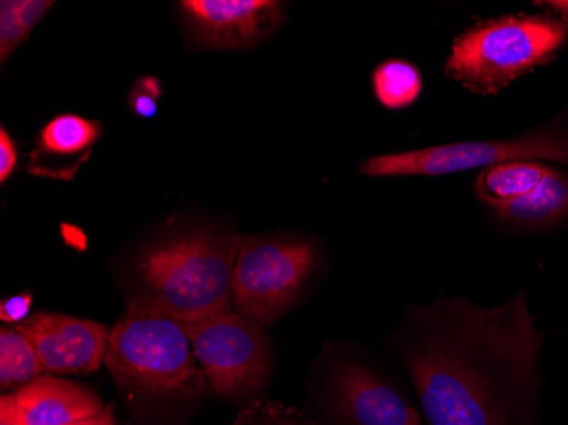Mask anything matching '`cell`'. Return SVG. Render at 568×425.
I'll return each instance as SVG.
<instances>
[{
  "mask_svg": "<svg viewBox=\"0 0 568 425\" xmlns=\"http://www.w3.org/2000/svg\"><path fill=\"white\" fill-rule=\"evenodd\" d=\"M388 347L426 425H535L544 334L526 291L494 308L443 295L412 305Z\"/></svg>",
  "mask_w": 568,
  "mask_h": 425,
  "instance_id": "cell-1",
  "label": "cell"
},
{
  "mask_svg": "<svg viewBox=\"0 0 568 425\" xmlns=\"http://www.w3.org/2000/svg\"><path fill=\"white\" fill-rule=\"evenodd\" d=\"M241 244L242 236L223 223H169L124 264L126 308L193 324L234 306L232 273Z\"/></svg>",
  "mask_w": 568,
  "mask_h": 425,
  "instance_id": "cell-2",
  "label": "cell"
},
{
  "mask_svg": "<svg viewBox=\"0 0 568 425\" xmlns=\"http://www.w3.org/2000/svg\"><path fill=\"white\" fill-rule=\"evenodd\" d=\"M108 370L128 401L142 407L190 404L210 392L186 324L128 310L111 328Z\"/></svg>",
  "mask_w": 568,
  "mask_h": 425,
  "instance_id": "cell-3",
  "label": "cell"
},
{
  "mask_svg": "<svg viewBox=\"0 0 568 425\" xmlns=\"http://www.w3.org/2000/svg\"><path fill=\"white\" fill-rule=\"evenodd\" d=\"M322 264L321 247L310 236L296 233L245 236L232 273L234 306L270 328L305 298Z\"/></svg>",
  "mask_w": 568,
  "mask_h": 425,
  "instance_id": "cell-4",
  "label": "cell"
},
{
  "mask_svg": "<svg viewBox=\"0 0 568 425\" xmlns=\"http://www.w3.org/2000/svg\"><path fill=\"white\" fill-rule=\"evenodd\" d=\"M568 26L555 19L510 16L475 26L453 44L446 73L463 88L494 94L550 59Z\"/></svg>",
  "mask_w": 568,
  "mask_h": 425,
  "instance_id": "cell-5",
  "label": "cell"
},
{
  "mask_svg": "<svg viewBox=\"0 0 568 425\" xmlns=\"http://www.w3.org/2000/svg\"><path fill=\"white\" fill-rule=\"evenodd\" d=\"M312 398L321 425H426L408 389L349 347L325 350L312 382Z\"/></svg>",
  "mask_w": 568,
  "mask_h": 425,
  "instance_id": "cell-6",
  "label": "cell"
},
{
  "mask_svg": "<svg viewBox=\"0 0 568 425\" xmlns=\"http://www.w3.org/2000/svg\"><path fill=\"white\" fill-rule=\"evenodd\" d=\"M186 327L213 395L242 407L266 398L276 351L264 325L230 306Z\"/></svg>",
  "mask_w": 568,
  "mask_h": 425,
  "instance_id": "cell-7",
  "label": "cell"
},
{
  "mask_svg": "<svg viewBox=\"0 0 568 425\" xmlns=\"http://www.w3.org/2000/svg\"><path fill=\"white\" fill-rule=\"evenodd\" d=\"M516 161L568 165V105L550 123L514 139L446 143L385 153L363 162L359 172L368 178H439Z\"/></svg>",
  "mask_w": 568,
  "mask_h": 425,
  "instance_id": "cell-8",
  "label": "cell"
},
{
  "mask_svg": "<svg viewBox=\"0 0 568 425\" xmlns=\"http://www.w3.org/2000/svg\"><path fill=\"white\" fill-rule=\"evenodd\" d=\"M178 8L191 47L200 50H248L286 19L277 0H183Z\"/></svg>",
  "mask_w": 568,
  "mask_h": 425,
  "instance_id": "cell-9",
  "label": "cell"
},
{
  "mask_svg": "<svg viewBox=\"0 0 568 425\" xmlns=\"http://www.w3.org/2000/svg\"><path fill=\"white\" fill-rule=\"evenodd\" d=\"M14 327L31 342L50 375H91L106 361L111 331L99 322L37 313Z\"/></svg>",
  "mask_w": 568,
  "mask_h": 425,
  "instance_id": "cell-10",
  "label": "cell"
},
{
  "mask_svg": "<svg viewBox=\"0 0 568 425\" xmlns=\"http://www.w3.org/2000/svg\"><path fill=\"white\" fill-rule=\"evenodd\" d=\"M102 131L104 127L99 121L81 114L63 113L51 118L38 133L28 171L38 178L72 181L91 159Z\"/></svg>",
  "mask_w": 568,
  "mask_h": 425,
  "instance_id": "cell-11",
  "label": "cell"
},
{
  "mask_svg": "<svg viewBox=\"0 0 568 425\" xmlns=\"http://www.w3.org/2000/svg\"><path fill=\"white\" fill-rule=\"evenodd\" d=\"M11 395L22 425H73L106 408L88 386L48 375Z\"/></svg>",
  "mask_w": 568,
  "mask_h": 425,
  "instance_id": "cell-12",
  "label": "cell"
},
{
  "mask_svg": "<svg viewBox=\"0 0 568 425\" xmlns=\"http://www.w3.org/2000/svg\"><path fill=\"white\" fill-rule=\"evenodd\" d=\"M497 220L519 229H550L568 219V174L554 168L541 184L519 200L493 210Z\"/></svg>",
  "mask_w": 568,
  "mask_h": 425,
  "instance_id": "cell-13",
  "label": "cell"
},
{
  "mask_svg": "<svg viewBox=\"0 0 568 425\" xmlns=\"http://www.w3.org/2000/svg\"><path fill=\"white\" fill-rule=\"evenodd\" d=\"M551 169L550 164L535 161L504 162L481 169L475 179V193L481 203L496 210L535 191Z\"/></svg>",
  "mask_w": 568,
  "mask_h": 425,
  "instance_id": "cell-14",
  "label": "cell"
},
{
  "mask_svg": "<svg viewBox=\"0 0 568 425\" xmlns=\"http://www.w3.org/2000/svg\"><path fill=\"white\" fill-rule=\"evenodd\" d=\"M44 371L31 342L18 327L0 331V388L18 392L40 378Z\"/></svg>",
  "mask_w": 568,
  "mask_h": 425,
  "instance_id": "cell-15",
  "label": "cell"
},
{
  "mask_svg": "<svg viewBox=\"0 0 568 425\" xmlns=\"http://www.w3.org/2000/svg\"><path fill=\"white\" fill-rule=\"evenodd\" d=\"M373 92L388 110H404L423 92L419 70L404 60H386L373 73Z\"/></svg>",
  "mask_w": 568,
  "mask_h": 425,
  "instance_id": "cell-16",
  "label": "cell"
},
{
  "mask_svg": "<svg viewBox=\"0 0 568 425\" xmlns=\"http://www.w3.org/2000/svg\"><path fill=\"white\" fill-rule=\"evenodd\" d=\"M234 425H321L312 415L274 401H257L241 408Z\"/></svg>",
  "mask_w": 568,
  "mask_h": 425,
  "instance_id": "cell-17",
  "label": "cell"
},
{
  "mask_svg": "<svg viewBox=\"0 0 568 425\" xmlns=\"http://www.w3.org/2000/svg\"><path fill=\"white\" fill-rule=\"evenodd\" d=\"M30 34L26 33L19 21L16 0L0 2V62H8L9 57L26 43Z\"/></svg>",
  "mask_w": 568,
  "mask_h": 425,
  "instance_id": "cell-18",
  "label": "cell"
},
{
  "mask_svg": "<svg viewBox=\"0 0 568 425\" xmlns=\"http://www.w3.org/2000/svg\"><path fill=\"white\" fill-rule=\"evenodd\" d=\"M162 84L158 77H140L128 92V108L140 118H153L162 99Z\"/></svg>",
  "mask_w": 568,
  "mask_h": 425,
  "instance_id": "cell-19",
  "label": "cell"
},
{
  "mask_svg": "<svg viewBox=\"0 0 568 425\" xmlns=\"http://www.w3.org/2000/svg\"><path fill=\"white\" fill-rule=\"evenodd\" d=\"M16 6H18V16L22 28L26 33L31 34L47 12L55 6V2H51V0H16Z\"/></svg>",
  "mask_w": 568,
  "mask_h": 425,
  "instance_id": "cell-20",
  "label": "cell"
},
{
  "mask_svg": "<svg viewBox=\"0 0 568 425\" xmlns=\"http://www.w3.org/2000/svg\"><path fill=\"white\" fill-rule=\"evenodd\" d=\"M31 303H33V295L31 293H21V295L11 296L0 303V318L6 324L19 325L30 318Z\"/></svg>",
  "mask_w": 568,
  "mask_h": 425,
  "instance_id": "cell-21",
  "label": "cell"
},
{
  "mask_svg": "<svg viewBox=\"0 0 568 425\" xmlns=\"http://www.w3.org/2000/svg\"><path fill=\"white\" fill-rule=\"evenodd\" d=\"M18 165V149L6 127L0 128V182L6 184Z\"/></svg>",
  "mask_w": 568,
  "mask_h": 425,
  "instance_id": "cell-22",
  "label": "cell"
},
{
  "mask_svg": "<svg viewBox=\"0 0 568 425\" xmlns=\"http://www.w3.org/2000/svg\"><path fill=\"white\" fill-rule=\"evenodd\" d=\"M0 425H22L11 393L2 395L0 398Z\"/></svg>",
  "mask_w": 568,
  "mask_h": 425,
  "instance_id": "cell-23",
  "label": "cell"
},
{
  "mask_svg": "<svg viewBox=\"0 0 568 425\" xmlns=\"http://www.w3.org/2000/svg\"><path fill=\"white\" fill-rule=\"evenodd\" d=\"M73 425H118L114 421L113 411L111 407L104 408L99 414L92 415V417L84 418V421L75 422Z\"/></svg>",
  "mask_w": 568,
  "mask_h": 425,
  "instance_id": "cell-24",
  "label": "cell"
},
{
  "mask_svg": "<svg viewBox=\"0 0 568 425\" xmlns=\"http://www.w3.org/2000/svg\"><path fill=\"white\" fill-rule=\"evenodd\" d=\"M550 6L555 11L560 12L564 18L568 19V2H550Z\"/></svg>",
  "mask_w": 568,
  "mask_h": 425,
  "instance_id": "cell-25",
  "label": "cell"
}]
</instances>
